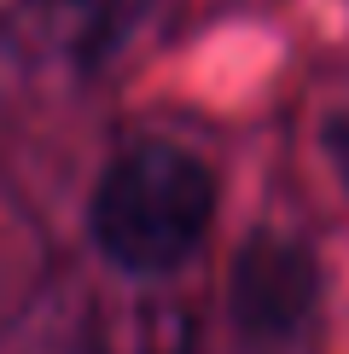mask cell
I'll list each match as a JSON object with an SVG mask.
<instances>
[{"mask_svg":"<svg viewBox=\"0 0 349 354\" xmlns=\"http://www.w3.org/2000/svg\"><path fill=\"white\" fill-rule=\"evenodd\" d=\"M326 273L320 256L291 232H251L227 273V319L256 348H291L314 326Z\"/></svg>","mask_w":349,"mask_h":354,"instance_id":"2","label":"cell"},{"mask_svg":"<svg viewBox=\"0 0 349 354\" xmlns=\"http://www.w3.org/2000/svg\"><path fill=\"white\" fill-rule=\"evenodd\" d=\"M215 174L174 140H134L105 163L87 198V239L116 273L163 279L204 250L215 227Z\"/></svg>","mask_w":349,"mask_h":354,"instance_id":"1","label":"cell"},{"mask_svg":"<svg viewBox=\"0 0 349 354\" xmlns=\"http://www.w3.org/2000/svg\"><path fill=\"white\" fill-rule=\"evenodd\" d=\"M157 12V0H24V29L47 58L70 70H99L134 41V29Z\"/></svg>","mask_w":349,"mask_h":354,"instance_id":"3","label":"cell"}]
</instances>
